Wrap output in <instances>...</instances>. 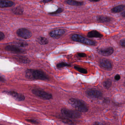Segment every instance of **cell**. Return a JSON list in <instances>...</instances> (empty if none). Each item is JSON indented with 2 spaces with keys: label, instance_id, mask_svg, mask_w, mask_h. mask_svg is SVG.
Wrapping results in <instances>:
<instances>
[{
  "label": "cell",
  "instance_id": "cell-1",
  "mask_svg": "<svg viewBox=\"0 0 125 125\" xmlns=\"http://www.w3.org/2000/svg\"><path fill=\"white\" fill-rule=\"evenodd\" d=\"M25 77L30 80H46L49 79L48 76L43 71L37 69H28L25 72Z\"/></svg>",
  "mask_w": 125,
  "mask_h": 125
},
{
  "label": "cell",
  "instance_id": "cell-2",
  "mask_svg": "<svg viewBox=\"0 0 125 125\" xmlns=\"http://www.w3.org/2000/svg\"><path fill=\"white\" fill-rule=\"evenodd\" d=\"M68 103L79 112L85 113L88 111V107L86 103L80 99L72 98L69 100Z\"/></svg>",
  "mask_w": 125,
  "mask_h": 125
},
{
  "label": "cell",
  "instance_id": "cell-3",
  "mask_svg": "<svg viewBox=\"0 0 125 125\" xmlns=\"http://www.w3.org/2000/svg\"><path fill=\"white\" fill-rule=\"evenodd\" d=\"M71 39L73 41L79 42L89 46H93L95 44V42L94 41L85 38L79 34H74L71 36Z\"/></svg>",
  "mask_w": 125,
  "mask_h": 125
},
{
  "label": "cell",
  "instance_id": "cell-4",
  "mask_svg": "<svg viewBox=\"0 0 125 125\" xmlns=\"http://www.w3.org/2000/svg\"><path fill=\"white\" fill-rule=\"evenodd\" d=\"M61 111L63 115L69 118L73 119L79 118L82 115V114L78 111L72 110L66 108H62Z\"/></svg>",
  "mask_w": 125,
  "mask_h": 125
},
{
  "label": "cell",
  "instance_id": "cell-5",
  "mask_svg": "<svg viewBox=\"0 0 125 125\" xmlns=\"http://www.w3.org/2000/svg\"><path fill=\"white\" fill-rule=\"evenodd\" d=\"M32 91L33 95L42 99L50 100L52 98V94L42 90L36 88L32 90Z\"/></svg>",
  "mask_w": 125,
  "mask_h": 125
},
{
  "label": "cell",
  "instance_id": "cell-6",
  "mask_svg": "<svg viewBox=\"0 0 125 125\" xmlns=\"http://www.w3.org/2000/svg\"><path fill=\"white\" fill-rule=\"evenodd\" d=\"M17 34L18 36L22 38L28 39L32 37V32L30 31L26 28H21L19 29L17 31Z\"/></svg>",
  "mask_w": 125,
  "mask_h": 125
},
{
  "label": "cell",
  "instance_id": "cell-7",
  "mask_svg": "<svg viewBox=\"0 0 125 125\" xmlns=\"http://www.w3.org/2000/svg\"><path fill=\"white\" fill-rule=\"evenodd\" d=\"M86 95L90 98L99 99L102 96V93L100 91L95 89H90L85 92Z\"/></svg>",
  "mask_w": 125,
  "mask_h": 125
},
{
  "label": "cell",
  "instance_id": "cell-8",
  "mask_svg": "<svg viewBox=\"0 0 125 125\" xmlns=\"http://www.w3.org/2000/svg\"><path fill=\"white\" fill-rule=\"evenodd\" d=\"M65 31L62 29H57L52 31L49 33L50 37L55 39L60 38L61 37L65 34Z\"/></svg>",
  "mask_w": 125,
  "mask_h": 125
},
{
  "label": "cell",
  "instance_id": "cell-9",
  "mask_svg": "<svg viewBox=\"0 0 125 125\" xmlns=\"http://www.w3.org/2000/svg\"><path fill=\"white\" fill-rule=\"evenodd\" d=\"M4 93L10 95L13 97L17 101H22L25 99L24 95L21 94L19 93L14 91H4Z\"/></svg>",
  "mask_w": 125,
  "mask_h": 125
},
{
  "label": "cell",
  "instance_id": "cell-10",
  "mask_svg": "<svg viewBox=\"0 0 125 125\" xmlns=\"http://www.w3.org/2000/svg\"><path fill=\"white\" fill-rule=\"evenodd\" d=\"M114 52V49L112 47H109L104 49L98 50V52L101 55L104 56H109L111 55Z\"/></svg>",
  "mask_w": 125,
  "mask_h": 125
},
{
  "label": "cell",
  "instance_id": "cell-11",
  "mask_svg": "<svg viewBox=\"0 0 125 125\" xmlns=\"http://www.w3.org/2000/svg\"><path fill=\"white\" fill-rule=\"evenodd\" d=\"M100 64L102 67L106 70H110L112 68V63L108 59L105 58L102 59L100 61Z\"/></svg>",
  "mask_w": 125,
  "mask_h": 125
},
{
  "label": "cell",
  "instance_id": "cell-12",
  "mask_svg": "<svg viewBox=\"0 0 125 125\" xmlns=\"http://www.w3.org/2000/svg\"><path fill=\"white\" fill-rule=\"evenodd\" d=\"M5 49L8 51H10L16 53H22L24 51L21 49L14 45H10L6 46Z\"/></svg>",
  "mask_w": 125,
  "mask_h": 125
},
{
  "label": "cell",
  "instance_id": "cell-13",
  "mask_svg": "<svg viewBox=\"0 0 125 125\" xmlns=\"http://www.w3.org/2000/svg\"><path fill=\"white\" fill-rule=\"evenodd\" d=\"M87 36L89 38H101L103 37V35L97 31L93 30L88 33Z\"/></svg>",
  "mask_w": 125,
  "mask_h": 125
},
{
  "label": "cell",
  "instance_id": "cell-14",
  "mask_svg": "<svg viewBox=\"0 0 125 125\" xmlns=\"http://www.w3.org/2000/svg\"><path fill=\"white\" fill-rule=\"evenodd\" d=\"M14 5L13 2L6 0H0V8L10 7Z\"/></svg>",
  "mask_w": 125,
  "mask_h": 125
},
{
  "label": "cell",
  "instance_id": "cell-15",
  "mask_svg": "<svg viewBox=\"0 0 125 125\" xmlns=\"http://www.w3.org/2000/svg\"><path fill=\"white\" fill-rule=\"evenodd\" d=\"M65 2L66 4L69 5L74 6H82L84 4L83 2H79L73 0H66Z\"/></svg>",
  "mask_w": 125,
  "mask_h": 125
},
{
  "label": "cell",
  "instance_id": "cell-16",
  "mask_svg": "<svg viewBox=\"0 0 125 125\" xmlns=\"http://www.w3.org/2000/svg\"><path fill=\"white\" fill-rule=\"evenodd\" d=\"M125 8V6L124 5H120L113 8L111 9V11L114 13H119L124 11Z\"/></svg>",
  "mask_w": 125,
  "mask_h": 125
},
{
  "label": "cell",
  "instance_id": "cell-17",
  "mask_svg": "<svg viewBox=\"0 0 125 125\" xmlns=\"http://www.w3.org/2000/svg\"><path fill=\"white\" fill-rule=\"evenodd\" d=\"M15 58L17 61L21 63H29L30 62V60L28 58L24 56H17L15 57Z\"/></svg>",
  "mask_w": 125,
  "mask_h": 125
},
{
  "label": "cell",
  "instance_id": "cell-18",
  "mask_svg": "<svg viewBox=\"0 0 125 125\" xmlns=\"http://www.w3.org/2000/svg\"><path fill=\"white\" fill-rule=\"evenodd\" d=\"M97 21L102 23L108 22L111 21L110 17L104 16H99L97 17Z\"/></svg>",
  "mask_w": 125,
  "mask_h": 125
},
{
  "label": "cell",
  "instance_id": "cell-19",
  "mask_svg": "<svg viewBox=\"0 0 125 125\" xmlns=\"http://www.w3.org/2000/svg\"><path fill=\"white\" fill-rule=\"evenodd\" d=\"M23 9L21 7H17L16 8H14L12 10V12L16 15H21L23 13Z\"/></svg>",
  "mask_w": 125,
  "mask_h": 125
},
{
  "label": "cell",
  "instance_id": "cell-20",
  "mask_svg": "<svg viewBox=\"0 0 125 125\" xmlns=\"http://www.w3.org/2000/svg\"><path fill=\"white\" fill-rule=\"evenodd\" d=\"M38 42L42 45H46L49 43L48 40L44 37H40L37 40Z\"/></svg>",
  "mask_w": 125,
  "mask_h": 125
},
{
  "label": "cell",
  "instance_id": "cell-21",
  "mask_svg": "<svg viewBox=\"0 0 125 125\" xmlns=\"http://www.w3.org/2000/svg\"><path fill=\"white\" fill-rule=\"evenodd\" d=\"M74 67L77 71L81 73L85 74L87 73L88 72L87 69H85L84 68L77 66H74Z\"/></svg>",
  "mask_w": 125,
  "mask_h": 125
},
{
  "label": "cell",
  "instance_id": "cell-22",
  "mask_svg": "<svg viewBox=\"0 0 125 125\" xmlns=\"http://www.w3.org/2000/svg\"><path fill=\"white\" fill-rule=\"evenodd\" d=\"M112 83L111 80L109 79L105 80L103 83V86L106 89H109L112 85Z\"/></svg>",
  "mask_w": 125,
  "mask_h": 125
},
{
  "label": "cell",
  "instance_id": "cell-23",
  "mask_svg": "<svg viewBox=\"0 0 125 125\" xmlns=\"http://www.w3.org/2000/svg\"><path fill=\"white\" fill-rule=\"evenodd\" d=\"M70 66V65L68 63H66L65 62H62L59 63H58L56 65V67L57 68L61 69L63 68L64 67L66 66Z\"/></svg>",
  "mask_w": 125,
  "mask_h": 125
},
{
  "label": "cell",
  "instance_id": "cell-24",
  "mask_svg": "<svg viewBox=\"0 0 125 125\" xmlns=\"http://www.w3.org/2000/svg\"><path fill=\"white\" fill-rule=\"evenodd\" d=\"M17 44L19 45L20 46L22 47H26L28 46V44L25 41H20L17 42Z\"/></svg>",
  "mask_w": 125,
  "mask_h": 125
},
{
  "label": "cell",
  "instance_id": "cell-25",
  "mask_svg": "<svg viewBox=\"0 0 125 125\" xmlns=\"http://www.w3.org/2000/svg\"><path fill=\"white\" fill-rule=\"evenodd\" d=\"M63 11V10L62 8H58V9L57 10L54 11V12L49 13V14H51V15L59 14L62 13Z\"/></svg>",
  "mask_w": 125,
  "mask_h": 125
},
{
  "label": "cell",
  "instance_id": "cell-26",
  "mask_svg": "<svg viewBox=\"0 0 125 125\" xmlns=\"http://www.w3.org/2000/svg\"><path fill=\"white\" fill-rule=\"evenodd\" d=\"M26 120L28 122H30L32 123L35 124H38V121H37L36 120L33 119H28Z\"/></svg>",
  "mask_w": 125,
  "mask_h": 125
},
{
  "label": "cell",
  "instance_id": "cell-27",
  "mask_svg": "<svg viewBox=\"0 0 125 125\" xmlns=\"http://www.w3.org/2000/svg\"><path fill=\"white\" fill-rule=\"evenodd\" d=\"M93 125H109L106 123L103 122H95L94 123Z\"/></svg>",
  "mask_w": 125,
  "mask_h": 125
},
{
  "label": "cell",
  "instance_id": "cell-28",
  "mask_svg": "<svg viewBox=\"0 0 125 125\" xmlns=\"http://www.w3.org/2000/svg\"><path fill=\"white\" fill-rule=\"evenodd\" d=\"M120 44L121 46L122 47H125V39H122L120 41Z\"/></svg>",
  "mask_w": 125,
  "mask_h": 125
},
{
  "label": "cell",
  "instance_id": "cell-29",
  "mask_svg": "<svg viewBox=\"0 0 125 125\" xmlns=\"http://www.w3.org/2000/svg\"><path fill=\"white\" fill-rule=\"evenodd\" d=\"M77 55L80 57H87V55L84 53H78Z\"/></svg>",
  "mask_w": 125,
  "mask_h": 125
},
{
  "label": "cell",
  "instance_id": "cell-30",
  "mask_svg": "<svg viewBox=\"0 0 125 125\" xmlns=\"http://www.w3.org/2000/svg\"><path fill=\"white\" fill-rule=\"evenodd\" d=\"M5 38V35L4 33L2 32H0V41L3 40Z\"/></svg>",
  "mask_w": 125,
  "mask_h": 125
},
{
  "label": "cell",
  "instance_id": "cell-31",
  "mask_svg": "<svg viewBox=\"0 0 125 125\" xmlns=\"http://www.w3.org/2000/svg\"><path fill=\"white\" fill-rule=\"evenodd\" d=\"M120 76L118 74H116L115 77V80H117V81H118L119 80H120Z\"/></svg>",
  "mask_w": 125,
  "mask_h": 125
},
{
  "label": "cell",
  "instance_id": "cell-32",
  "mask_svg": "<svg viewBox=\"0 0 125 125\" xmlns=\"http://www.w3.org/2000/svg\"><path fill=\"white\" fill-rule=\"evenodd\" d=\"M5 81V79L3 77H2L1 76H0V81H1V82H4Z\"/></svg>",
  "mask_w": 125,
  "mask_h": 125
},
{
  "label": "cell",
  "instance_id": "cell-33",
  "mask_svg": "<svg viewBox=\"0 0 125 125\" xmlns=\"http://www.w3.org/2000/svg\"><path fill=\"white\" fill-rule=\"evenodd\" d=\"M121 16L123 17H125V11H123V12H122V13H121Z\"/></svg>",
  "mask_w": 125,
  "mask_h": 125
},
{
  "label": "cell",
  "instance_id": "cell-34",
  "mask_svg": "<svg viewBox=\"0 0 125 125\" xmlns=\"http://www.w3.org/2000/svg\"><path fill=\"white\" fill-rule=\"evenodd\" d=\"M51 1H52V0H46L42 1V2H43L44 3H47L49 2H51Z\"/></svg>",
  "mask_w": 125,
  "mask_h": 125
},
{
  "label": "cell",
  "instance_id": "cell-35",
  "mask_svg": "<svg viewBox=\"0 0 125 125\" xmlns=\"http://www.w3.org/2000/svg\"><path fill=\"white\" fill-rule=\"evenodd\" d=\"M90 2H99V0H89Z\"/></svg>",
  "mask_w": 125,
  "mask_h": 125
},
{
  "label": "cell",
  "instance_id": "cell-36",
  "mask_svg": "<svg viewBox=\"0 0 125 125\" xmlns=\"http://www.w3.org/2000/svg\"><path fill=\"white\" fill-rule=\"evenodd\" d=\"M0 125H2V124H0Z\"/></svg>",
  "mask_w": 125,
  "mask_h": 125
}]
</instances>
